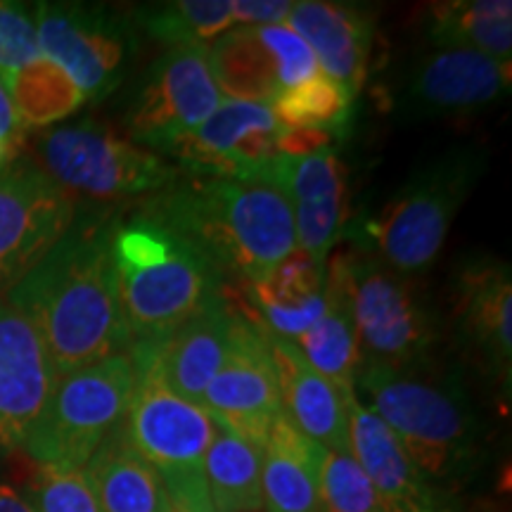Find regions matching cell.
I'll return each instance as SVG.
<instances>
[{
  "mask_svg": "<svg viewBox=\"0 0 512 512\" xmlns=\"http://www.w3.org/2000/svg\"><path fill=\"white\" fill-rule=\"evenodd\" d=\"M110 211L74 216L67 233L8 292L41 335L57 377L131 347L112 268Z\"/></svg>",
  "mask_w": 512,
  "mask_h": 512,
  "instance_id": "obj_1",
  "label": "cell"
},
{
  "mask_svg": "<svg viewBox=\"0 0 512 512\" xmlns=\"http://www.w3.org/2000/svg\"><path fill=\"white\" fill-rule=\"evenodd\" d=\"M143 211L188 238L223 280L252 285L297 249L290 200L261 178H181Z\"/></svg>",
  "mask_w": 512,
  "mask_h": 512,
  "instance_id": "obj_2",
  "label": "cell"
},
{
  "mask_svg": "<svg viewBox=\"0 0 512 512\" xmlns=\"http://www.w3.org/2000/svg\"><path fill=\"white\" fill-rule=\"evenodd\" d=\"M112 268L128 339H159L223 297V278L200 249L140 209L112 233Z\"/></svg>",
  "mask_w": 512,
  "mask_h": 512,
  "instance_id": "obj_3",
  "label": "cell"
},
{
  "mask_svg": "<svg viewBox=\"0 0 512 512\" xmlns=\"http://www.w3.org/2000/svg\"><path fill=\"white\" fill-rule=\"evenodd\" d=\"M354 394L394 432L425 479H453L470 467L479 427L456 373L437 370L430 361L415 366L361 361Z\"/></svg>",
  "mask_w": 512,
  "mask_h": 512,
  "instance_id": "obj_4",
  "label": "cell"
},
{
  "mask_svg": "<svg viewBox=\"0 0 512 512\" xmlns=\"http://www.w3.org/2000/svg\"><path fill=\"white\" fill-rule=\"evenodd\" d=\"M484 169L486 155L479 147H456L415 169L368 223L377 259L401 275L432 266Z\"/></svg>",
  "mask_w": 512,
  "mask_h": 512,
  "instance_id": "obj_5",
  "label": "cell"
},
{
  "mask_svg": "<svg viewBox=\"0 0 512 512\" xmlns=\"http://www.w3.org/2000/svg\"><path fill=\"white\" fill-rule=\"evenodd\" d=\"M133 384L128 354L60 375L22 451L38 467L83 470L102 441L124 422Z\"/></svg>",
  "mask_w": 512,
  "mask_h": 512,
  "instance_id": "obj_6",
  "label": "cell"
},
{
  "mask_svg": "<svg viewBox=\"0 0 512 512\" xmlns=\"http://www.w3.org/2000/svg\"><path fill=\"white\" fill-rule=\"evenodd\" d=\"M36 150L43 174L72 197L124 200L159 192L178 181L176 166L95 121L48 128Z\"/></svg>",
  "mask_w": 512,
  "mask_h": 512,
  "instance_id": "obj_7",
  "label": "cell"
},
{
  "mask_svg": "<svg viewBox=\"0 0 512 512\" xmlns=\"http://www.w3.org/2000/svg\"><path fill=\"white\" fill-rule=\"evenodd\" d=\"M354 311L361 361L415 366L430 361L439 339L437 320L406 275L377 256L339 254Z\"/></svg>",
  "mask_w": 512,
  "mask_h": 512,
  "instance_id": "obj_8",
  "label": "cell"
},
{
  "mask_svg": "<svg viewBox=\"0 0 512 512\" xmlns=\"http://www.w3.org/2000/svg\"><path fill=\"white\" fill-rule=\"evenodd\" d=\"M38 50L64 69L86 98H105L124 79L136 34L119 12L83 3H38Z\"/></svg>",
  "mask_w": 512,
  "mask_h": 512,
  "instance_id": "obj_9",
  "label": "cell"
},
{
  "mask_svg": "<svg viewBox=\"0 0 512 512\" xmlns=\"http://www.w3.org/2000/svg\"><path fill=\"white\" fill-rule=\"evenodd\" d=\"M133 377V396L121 422L133 451L162 479L204 475V456L219 425L202 406L171 392L155 370L133 366Z\"/></svg>",
  "mask_w": 512,
  "mask_h": 512,
  "instance_id": "obj_10",
  "label": "cell"
},
{
  "mask_svg": "<svg viewBox=\"0 0 512 512\" xmlns=\"http://www.w3.org/2000/svg\"><path fill=\"white\" fill-rule=\"evenodd\" d=\"M202 408L216 425L256 448H264L275 418L283 413L266 335L240 313L230 330L226 358L202 396Z\"/></svg>",
  "mask_w": 512,
  "mask_h": 512,
  "instance_id": "obj_11",
  "label": "cell"
},
{
  "mask_svg": "<svg viewBox=\"0 0 512 512\" xmlns=\"http://www.w3.org/2000/svg\"><path fill=\"white\" fill-rule=\"evenodd\" d=\"M221 93L211 79L207 48L176 46L152 62L128 112L133 138L152 150H166L195 131L219 107Z\"/></svg>",
  "mask_w": 512,
  "mask_h": 512,
  "instance_id": "obj_12",
  "label": "cell"
},
{
  "mask_svg": "<svg viewBox=\"0 0 512 512\" xmlns=\"http://www.w3.org/2000/svg\"><path fill=\"white\" fill-rule=\"evenodd\" d=\"M74 216V197L38 166L0 174V294L8 297L67 233Z\"/></svg>",
  "mask_w": 512,
  "mask_h": 512,
  "instance_id": "obj_13",
  "label": "cell"
},
{
  "mask_svg": "<svg viewBox=\"0 0 512 512\" xmlns=\"http://www.w3.org/2000/svg\"><path fill=\"white\" fill-rule=\"evenodd\" d=\"M280 131L283 126L271 105L228 100L164 152L190 169L192 176L259 178L268 159L278 155Z\"/></svg>",
  "mask_w": 512,
  "mask_h": 512,
  "instance_id": "obj_14",
  "label": "cell"
},
{
  "mask_svg": "<svg viewBox=\"0 0 512 512\" xmlns=\"http://www.w3.org/2000/svg\"><path fill=\"white\" fill-rule=\"evenodd\" d=\"M510 91V64L477 50L432 46L401 81L396 107L406 117L477 112Z\"/></svg>",
  "mask_w": 512,
  "mask_h": 512,
  "instance_id": "obj_15",
  "label": "cell"
},
{
  "mask_svg": "<svg viewBox=\"0 0 512 512\" xmlns=\"http://www.w3.org/2000/svg\"><path fill=\"white\" fill-rule=\"evenodd\" d=\"M456 328L463 349L484 373L510 387L512 278L505 261L467 259L453 283Z\"/></svg>",
  "mask_w": 512,
  "mask_h": 512,
  "instance_id": "obj_16",
  "label": "cell"
},
{
  "mask_svg": "<svg viewBox=\"0 0 512 512\" xmlns=\"http://www.w3.org/2000/svg\"><path fill=\"white\" fill-rule=\"evenodd\" d=\"M55 382L57 373L34 323L0 299V451L22 448Z\"/></svg>",
  "mask_w": 512,
  "mask_h": 512,
  "instance_id": "obj_17",
  "label": "cell"
},
{
  "mask_svg": "<svg viewBox=\"0 0 512 512\" xmlns=\"http://www.w3.org/2000/svg\"><path fill=\"white\" fill-rule=\"evenodd\" d=\"M235 316L238 311L221 297L169 335L133 342L126 354L133 366L155 370L171 392L202 406V396L226 358Z\"/></svg>",
  "mask_w": 512,
  "mask_h": 512,
  "instance_id": "obj_18",
  "label": "cell"
},
{
  "mask_svg": "<svg viewBox=\"0 0 512 512\" xmlns=\"http://www.w3.org/2000/svg\"><path fill=\"white\" fill-rule=\"evenodd\" d=\"M347 413L351 456L366 472L384 512H448L394 432L356 394L347 399Z\"/></svg>",
  "mask_w": 512,
  "mask_h": 512,
  "instance_id": "obj_19",
  "label": "cell"
},
{
  "mask_svg": "<svg viewBox=\"0 0 512 512\" xmlns=\"http://www.w3.org/2000/svg\"><path fill=\"white\" fill-rule=\"evenodd\" d=\"M285 24L309 43L320 74L339 83L351 98H356L366 81L373 46L370 12L349 3L299 0L292 3Z\"/></svg>",
  "mask_w": 512,
  "mask_h": 512,
  "instance_id": "obj_20",
  "label": "cell"
},
{
  "mask_svg": "<svg viewBox=\"0 0 512 512\" xmlns=\"http://www.w3.org/2000/svg\"><path fill=\"white\" fill-rule=\"evenodd\" d=\"M266 342L271 347L287 420L313 444L351 456L347 399L306 363L297 344L273 335H266Z\"/></svg>",
  "mask_w": 512,
  "mask_h": 512,
  "instance_id": "obj_21",
  "label": "cell"
},
{
  "mask_svg": "<svg viewBox=\"0 0 512 512\" xmlns=\"http://www.w3.org/2000/svg\"><path fill=\"white\" fill-rule=\"evenodd\" d=\"M328 268L294 249L266 278L247 285L252 323L266 335L299 339L325 313Z\"/></svg>",
  "mask_w": 512,
  "mask_h": 512,
  "instance_id": "obj_22",
  "label": "cell"
},
{
  "mask_svg": "<svg viewBox=\"0 0 512 512\" xmlns=\"http://www.w3.org/2000/svg\"><path fill=\"white\" fill-rule=\"evenodd\" d=\"M318 448L285 413L275 418L261 448L266 512H323L318 496Z\"/></svg>",
  "mask_w": 512,
  "mask_h": 512,
  "instance_id": "obj_23",
  "label": "cell"
},
{
  "mask_svg": "<svg viewBox=\"0 0 512 512\" xmlns=\"http://www.w3.org/2000/svg\"><path fill=\"white\" fill-rule=\"evenodd\" d=\"M83 475L100 512H162L166 505L162 477L133 451L121 427L102 441Z\"/></svg>",
  "mask_w": 512,
  "mask_h": 512,
  "instance_id": "obj_24",
  "label": "cell"
},
{
  "mask_svg": "<svg viewBox=\"0 0 512 512\" xmlns=\"http://www.w3.org/2000/svg\"><path fill=\"white\" fill-rule=\"evenodd\" d=\"M297 349L318 375L335 384L344 399L354 394V375L361 363V349H358L354 311H351L347 278L339 256L332 259L325 278V313L309 332L299 337Z\"/></svg>",
  "mask_w": 512,
  "mask_h": 512,
  "instance_id": "obj_25",
  "label": "cell"
},
{
  "mask_svg": "<svg viewBox=\"0 0 512 512\" xmlns=\"http://www.w3.org/2000/svg\"><path fill=\"white\" fill-rule=\"evenodd\" d=\"M211 79L219 93L238 102L273 105L283 93L273 55L254 29H230L207 48Z\"/></svg>",
  "mask_w": 512,
  "mask_h": 512,
  "instance_id": "obj_26",
  "label": "cell"
},
{
  "mask_svg": "<svg viewBox=\"0 0 512 512\" xmlns=\"http://www.w3.org/2000/svg\"><path fill=\"white\" fill-rule=\"evenodd\" d=\"M432 46L477 50L491 60L510 64L512 3L510 0H460L434 5L430 12Z\"/></svg>",
  "mask_w": 512,
  "mask_h": 512,
  "instance_id": "obj_27",
  "label": "cell"
},
{
  "mask_svg": "<svg viewBox=\"0 0 512 512\" xmlns=\"http://www.w3.org/2000/svg\"><path fill=\"white\" fill-rule=\"evenodd\" d=\"M204 484L214 512H261V448L219 427L204 456Z\"/></svg>",
  "mask_w": 512,
  "mask_h": 512,
  "instance_id": "obj_28",
  "label": "cell"
},
{
  "mask_svg": "<svg viewBox=\"0 0 512 512\" xmlns=\"http://www.w3.org/2000/svg\"><path fill=\"white\" fill-rule=\"evenodd\" d=\"M3 81L22 128L53 126L74 114L86 100L72 76L43 55Z\"/></svg>",
  "mask_w": 512,
  "mask_h": 512,
  "instance_id": "obj_29",
  "label": "cell"
},
{
  "mask_svg": "<svg viewBox=\"0 0 512 512\" xmlns=\"http://www.w3.org/2000/svg\"><path fill=\"white\" fill-rule=\"evenodd\" d=\"M140 29L169 48L197 46L216 41L233 27L230 0H174L143 5L136 12Z\"/></svg>",
  "mask_w": 512,
  "mask_h": 512,
  "instance_id": "obj_30",
  "label": "cell"
},
{
  "mask_svg": "<svg viewBox=\"0 0 512 512\" xmlns=\"http://www.w3.org/2000/svg\"><path fill=\"white\" fill-rule=\"evenodd\" d=\"M259 178L275 185L290 204L342 200L347 188V169L335 150L304 157L275 155L261 169Z\"/></svg>",
  "mask_w": 512,
  "mask_h": 512,
  "instance_id": "obj_31",
  "label": "cell"
},
{
  "mask_svg": "<svg viewBox=\"0 0 512 512\" xmlns=\"http://www.w3.org/2000/svg\"><path fill=\"white\" fill-rule=\"evenodd\" d=\"M351 100L354 98L339 83L318 74L302 86L280 93L271 110L285 128H313L342 136L349 124Z\"/></svg>",
  "mask_w": 512,
  "mask_h": 512,
  "instance_id": "obj_32",
  "label": "cell"
},
{
  "mask_svg": "<svg viewBox=\"0 0 512 512\" xmlns=\"http://www.w3.org/2000/svg\"><path fill=\"white\" fill-rule=\"evenodd\" d=\"M318 496L323 512H384L380 496L354 456L318 448Z\"/></svg>",
  "mask_w": 512,
  "mask_h": 512,
  "instance_id": "obj_33",
  "label": "cell"
},
{
  "mask_svg": "<svg viewBox=\"0 0 512 512\" xmlns=\"http://www.w3.org/2000/svg\"><path fill=\"white\" fill-rule=\"evenodd\" d=\"M294 235H297V249L313 261L325 264L328 252L335 240L342 235L347 209L342 200L325 202H302L292 207Z\"/></svg>",
  "mask_w": 512,
  "mask_h": 512,
  "instance_id": "obj_34",
  "label": "cell"
},
{
  "mask_svg": "<svg viewBox=\"0 0 512 512\" xmlns=\"http://www.w3.org/2000/svg\"><path fill=\"white\" fill-rule=\"evenodd\" d=\"M29 503L36 512H100L83 470L60 467H38Z\"/></svg>",
  "mask_w": 512,
  "mask_h": 512,
  "instance_id": "obj_35",
  "label": "cell"
},
{
  "mask_svg": "<svg viewBox=\"0 0 512 512\" xmlns=\"http://www.w3.org/2000/svg\"><path fill=\"white\" fill-rule=\"evenodd\" d=\"M254 31L268 53L273 55L283 93L290 91V88L302 86V83L320 74L316 55H313L309 43L297 31L287 27V24H271V27H259Z\"/></svg>",
  "mask_w": 512,
  "mask_h": 512,
  "instance_id": "obj_36",
  "label": "cell"
},
{
  "mask_svg": "<svg viewBox=\"0 0 512 512\" xmlns=\"http://www.w3.org/2000/svg\"><path fill=\"white\" fill-rule=\"evenodd\" d=\"M41 57L36 36L34 10L22 3L0 0V76L8 79L12 72L27 67Z\"/></svg>",
  "mask_w": 512,
  "mask_h": 512,
  "instance_id": "obj_37",
  "label": "cell"
},
{
  "mask_svg": "<svg viewBox=\"0 0 512 512\" xmlns=\"http://www.w3.org/2000/svg\"><path fill=\"white\" fill-rule=\"evenodd\" d=\"M290 10V0H233V22L249 29L271 27V24H285Z\"/></svg>",
  "mask_w": 512,
  "mask_h": 512,
  "instance_id": "obj_38",
  "label": "cell"
},
{
  "mask_svg": "<svg viewBox=\"0 0 512 512\" xmlns=\"http://www.w3.org/2000/svg\"><path fill=\"white\" fill-rule=\"evenodd\" d=\"M0 140L15 145L17 150L24 143V128L19 124L15 105H12V98L8 93V86H5L3 76H0Z\"/></svg>",
  "mask_w": 512,
  "mask_h": 512,
  "instance_id": "obj_39",
  "label": "cell"
},
{
  "mask_svg": "<svg viewBox=\"0 0 512 512\" xmlns=\"http://www.w3.org/2000/svg\"><path fill=\"white\" fill-rule=\"evenodd\" d=\"M0 512H36L27 498L8 484H0Z\"/></svg>",
  "mask_w": 512,
  "mask_h": 512,
  "instance_id": "obj_40",
  "label": "cell"
},
{
  "mask_svg": "<svg viewBox=\"0 0 512 512\" xmlns=\"http://www.w3.org/2000/svg\"><path fill=\"white\" fill-rule=\"evenodd\" d=\"M17 147L15 145H10V143H5V140H0V171L5 169V166L8 164H12V159L17 157Z\"/></svg>",
  "mask_w": 512,
  "mask_h": 512,
  "instance_id": "obj_41",
  "label": "cell"
},
{
  "mask_svg": "<svg viewBox=\"0 0 512 512\" xmlns=\"http://www.w3.org/2000/svg\"><path fill=\"white\" fill-rule=\"evenodd\" d=\"M162 512H190V510L185 508V505L178 503V501H174V498H171L169 494H166V505H164Z\"/></svg>",
  "mask_w": 512,
  "mask_h": 512,
  "instance_id": "obj_42",
  "label": "cell"
}]
</instances>
